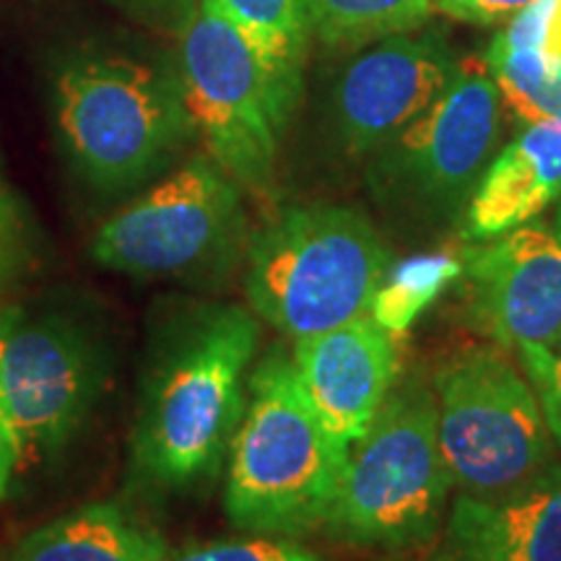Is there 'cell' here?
<instances>
[{"instance_id": "6da1fadb", "label": "cell", "mask_w": 561, "mask_h": 561, "mask_svg": "<svg viewBox=\"0 0 561 561\" xmlns=\"http://www.w3.org/2000/svg\"><path fill=\"white\" fill-rule=\"evenodd\" d=\"M261 320L242 305L180 314L146 371L133 426V468L161 491H185L219 471L248 405Z\"/></svg>"}, {"instance_id": "7a4b0ae2", "label": "cell", "mask_w": 561, "mask_h": 561, "mask_svg": "<svg viewBox=\"0 0 561 561\" xmlns=\"http://www.w3.org/2000/svg\"><path fill=\"white\" fill-rule=\"evenodd\" d=\"M348 447L325 430L291 354L276 346L252 369L229 447L224 512L240 530L299 538L325 528Z\"/></svg>"}, {"instance_id": "3957f363", "label": "cell", "mask_w": 561, "mask_h": 561, "mask_svg": "<svg viewBox=\"0 0 561 561\" xmlns=\"http://www.w3.org/2000/svg\"><path fill=\"white\" fill-rule=\"evenodd\" d=\"M244 297L257 320L301 341L369 314L392 252L369 216L335 203L273 214L244 248Z\"/></svg>"}, {"instance_id": "277c9868", "label": "cell", "mask_w": 561, "mask_h": 561, "mask_svg": "<svg viewBox=\"0 0 561 561\" xmlns=\"http://www.w3.org/2000/svg\"><path fill=\"white\" fill-rule=\"evenodd\" d=\"M180 83L208 157L242 191L268 195L301 70L257 50L214 0H198L180 34Z\"/></svg>"}, {"instance_id": "5b68a950", "label": "cell", "mask_w": 561, "mask_h": 561, "mask_svg": "<svg viewBox=\"0 0 561 561\" xmlns=\"http://www.w3.org/2000/svg\"><path fill=\"white\" fill-rule=\"evenodd\" d=\"M450 489L437 398L413 377L392 385L369 430L348 447L325 530L351 546H419L437 530Z\"/></svg>"}, {"instance_id": "8992f818", "label": "cell", "mask_w": 561, "mask_h": 561, "mask_svg": "<svg viewBox=\"0 0 561 561\" xmlns=\"http://www.w3.org/2000/svg\"><path fill=\"white\" fill-rule=\"evenodd\" d=\"M502 96L489 70L460 68L450 89L367 159V187L405 237H430L462 221L496 157Z\"/></svg>"}, {"instance_id": "52a82bcc", "label": "cell", "mask_w": 561, "mask_h": 561, "mask_svg": "<svg viewBox=\"0 0 561 561\" xmlns=\"http://www.w3.org/2000/svg\"><path fill=\"white\" fill-rule=\"evenodd\" d=\"M55 112L68 153L102 191L149 180L198 133L178 76L130 58L68 66Z\"/></svg>"}, {"instance_id": "ba28073f", "label": "cell", "mask_w": 561, "mask_h": 561, "mask_svg": "<svg viewBox=\"0 0 561 561\" xmlns=\"http://www.w3.org/2000/svg\"><path fill=\"white\" fill-rule=\"evenodd\" d=\"M439 447L460 494L500 496L551 466L541 398L494 343H471L434 375Z\"/></svg>"}, {"instance_id": "9c48e42d", "label": "cell", "mask_w": 561, "mask_h": 561, "mask_svg": "<svg viewBox=\"0 0 561 561\" xmlns=\"http://www.w3.org/2000/svg\"><path fill=\"white\" fill-rule=\"evenodd\" d=\"M242 187L198 153L107 219L91 242L104 268L136 278L208 280L234 268L248 248Z\"/></svg>"}, {"instance_id": "30bf717a", "label": "cell", "mask_w": 561, "mask_h": 561, "mask_svg": "<svg viewBox=\"0 0 561 561\" xmlns=\"http://www.w3.org/2000/svg\"><path fill=\"white\" fill-rule=\"evenodd\" d=\"M100 390V354L73 325L0 305V419L19 473L73 439Z\"/></svg>"}, {"instance_id": "8fae6325", "label": "cell", "mask_w": 561, "mask_h": 561, "mask_svg": "<svg viewBox=\"0 0 561 561\" xmlns=\"http://www.w3.org/2000/svg\"><path fill=\"white\" fill-rule=\"evenodd\" d=\"M466 320L502 348L517 351L536 385L561 348V240L528 221L460 250Z\"/></svg>"}, {"instance_id": "7c38bea8", "label": "cell", "mask_w": 561, "mask_h": 561, "mask_svg": "<svg viewBox=\"0 0 561 561\" xmlns=\"http://www.w3.org/2000/svg\"><path fill=\"white\" fill-rule=\"evenodd\" d=\"M458 55L439 32L396 34L364 47L333 83L328 125L335 149L369 159L424 115L460 73Z\"/></svg>"}, {"instance_id": "4fadbf2b", "label": "cell", "mask_w": 561, "mask_h": 561, "mask_svg": "<svg viewBox=\"0 0 561 561\" xmlns=\"http://www.w3.org/2000/svg\"><path fill=\"white\" fill-rule=\"evenodd\" d=\"M291 362L314 413L346 447L369 430L398 375L392 333L369 314L294 341Z\"/></svg>"}, {"instance_id": "5bb4252c", "label": "cell", "mask_w": 561, "mask_h": 561, "mask_svg": "<svg viewBox=\"0 0 561 561\" xmlns=\"http://www.w3.org/2000/svg\"><path fill=\"white\" fill-rule=\"evenodd\" d=\"M432 561H561V462L507 494H458Z\"/></svg>"}, {"instance_id": "9a60e30c", "label": "cell", "mask_w": 561, "mask_h": 561, "mask_svg": "<svg viewBox=\"0 0 561 561\" xmlns=\"http://www.w3.org/2000/svg\"><path fill=\"white\" fill-rule=\"evenodd\" d=\"M561 195V121L530 123L491 159L476 187L462 240L489 242L536 221Z\"/></svg>"}, {"instance_id": "2e32d148", "label": "cell", "mask_w": 561, "mask_h": 561, "mask_svg": "<svg viewBox=\"0 0 561 561\" xmlns=\"http://www.w3.org/2000/svg\"><path fill=\"white\" fill-rule=\"evenodd\" d=\"M167 538L121 504L96 502L32 530L0 561H167Z\"/></svg>"}, {"instance_id": "e0dca14e", "label": "cell", "mask_w": 561, "mask_h": 561, "mask_svg": "<svg viewBox=\"0 0 561 561\" xmlns=\"http://www.w3.org/2000/svg\"><path fill=\"white\" fill-rule=\"evenodd\" d=\"M310 34L331 50L409 34L432 16V0H307Z\"/></svg>"}, {"instance_id": "ac0fdd59", "label": "cell", "mask_w": 561, "mask_h": 561, "mask_svg": "<svg viewBox=\"0 0 561 561\" xmlns=\"http://www.w3.org/2000/svg\"><path fill=\"white\" fill-rule=\"evenodd\" d=\"M486 70L502 102L525 123L561 121V53L538 45H507L494 37Z\"/></svg>"}, {"instance_id": "d6986e66", "label": "cell", "mask_w": 561, "mask_h": 561, "mask_svg": "<svg viewBox=\"0 0 561 561\" xmlns=\"http://www.w3.org/2000/svg\"><path fill=\"white\" fill-rule=\"evenodd\" d=\"M462 273L460 252H439V255L411 257L385 273L380 289L371 299L369 318L388 333H405L434 299Z\"/></svg>"}, {"instance_id": "ffe728a7", "label": "cell", "mask_w": 561, "mask_h": 561, "mask_svg": "<svg viewBox=\"0 0 561 561\" xmlns=\"http://www.w3.org/2000/svg\"><path fill=\"white\" fill-rule=\"evenodd\" d=\"M234 21L257 50L291 68H305L310 42V5L307 0H214Z\"/></svg>"}, {"instance_id": "44dd1931", "label": "cell", "mask_w": 561, "mask_h": 561, "mask_svg": "<svg viewBox=\"0 0 561 561\" xmlns=\"http://www.w3.org/2000/svg\"><path fill=\"white\" fill-rule=\"evenodd\" d=\"M167 561H325L318 551L307 549L294 538L261 536L250 533L248 538H227V541H208L187 546L178 553H170Z\"/></svg>"}, {"instance_id": "7402d4cb", "label": "cell", "mask_w": 561, "mask_h": 561, "mask_svg": "<svg viewBox=\"0 0 561 561\" xmlns=\"http://www.w3.org/2000/svg\"><path fill=\"white\" fill-rule=\"evenodd\" d=\"M32 257V237L16 195L0 172V297L16 284Z\"/></svg>"}, {"instance_id": "603a6c76", "label": "cell", "mask_w": 561, "mask_h": 561, "mask_svg": "<svg viewBox=\"0 0 561 561\" xmlns=\"http://www.w3.org/2000/svg\"><path fill=\"white\" fill-rule=\"evenodd\" d=\"M538 0H432V5L445 16L468 24H507L512 16L530 9Z\"/></svg>"}, {"instance_id": "cb8c5ba5", "label": "cell", "mask_w": 561, "mask_h": 561, "mask_svg": "<svg viewBox=\"0 0 561 561\" xmlns=\"http://www.w3.org/2000/svg\"><path fill=\"white\" fill-rule=\"evenodd\" d=\"M538 392V398H541V405H543V413H546V421H549V430L553 434V442H559L561 445V348L557 354V359H553L551 369L546 371V375L533 385Z\"/></svg>"}, {"instance_id": "d4e9b609", "label": "cell", "mask_w": 561, "mask_h": 561, "mask_svg": "<svg viewBox=\"0 0 561 561\" xmlns=\"http://www.w3.org/2000/svg\"><path fill=\"white\" fill-rule=\"evenodd\" d=\"M19 466H16V453H13L11 437L5 432L3 419H0V500H5L13 479H16Z\"/></svg>"}, {"instance_id": "484cf974", "label": "cell", "mask_w": 561, "mask_h": 561, "mask_svg": "<svg viewBox=\"0 0 561 561\" xmlns=\"http://www.w3.org/2000/svg\"><path fill=\"white\" fill-rule=\"evenodd\" d=\"M546 47L553 53H561V0L553 3L549 30H546Z\"/></svg>"}, {"instance_id": "4316f807", "label": "cell", "mask_w": 561, "mask_h": 561, "mask_svg": "<svg viewBox=\"0 0 561 561\" xmlns=\"http://www.w3.org/2000/svg\"><path fill=\"white\" fill-rule=\"evenodd\" d=\"M553 231H557V234H559V240H561V195H559V206H557V221H553Z\"/></svg>"}]
</instances>
